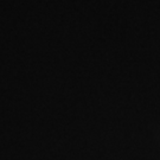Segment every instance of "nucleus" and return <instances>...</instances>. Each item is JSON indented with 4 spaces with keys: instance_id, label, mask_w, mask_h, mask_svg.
<instances>
[]
</instances>
